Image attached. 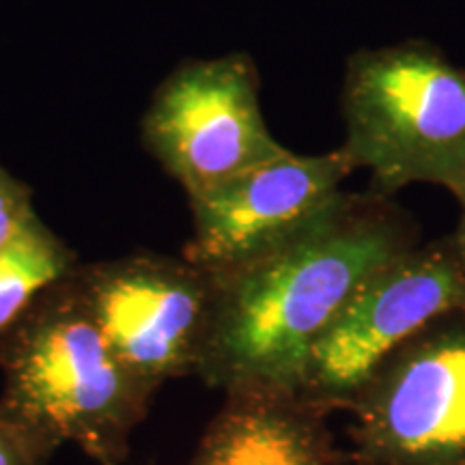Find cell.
<instances>
[{"label":"cell","mask_w":465,"mask_h":465,"mask_svg":"<svg viewBox=\"0 0 465 465\" xmlns=\"http://www.w3.org/2000/svg\"><path fill=\"white\" fill-rule=\"evenodd\" d=\"M56 446L0 403V465H45Z\"/></svg>","instance_id":"8fae6325"},{"label":"cell","mask_w":465,"mask_h":465,"mask_svg":"<svg viewBox=\"0 0 465 465\" xmlns=\"http://www.w3.org/2000/svg\"><path fill=\"white\" fill-rule=\"evenodd\" d=\"M418 243L388 196L342 190L311 223L213 278L196 377L226 392H295L311 345L373 272Z\"/></svg>","instance_id":"6da1fadb"},{"label":"cell","mask_w":465,"mask_h":465,"mask_svg":"<svg viewBox=\"0 0 465 465\" xmlns=\"http://www.w3.org/2000/svg\"><path fill=\"white\" fill-rule=\"evenodd\" d=\"M0 403L11 414L56 449L72 441L100 465L124 461L153 397L116 358L69 276L0 339Z\"/></svg>","instance_id":"7a4b0ae2"},{"label":"cell","mask_w":465,"mask_h":465,"mask_svg":"<svg viewBox=\"0 0 465 465\" xmlns=\"http://www.w3.org/2000/svg\"><path fill=\"white\" fill-rule=\"evenodd\" d=\"M259 89L252 58L232 52L185 61L155 91L144 147L188 199L289 151L267 130Z\"/></svg>","instance_id":"52a82bcc"},{"label":"cell","mask_w":465,"mask_h":465,"mask_svg":"<svg viewBox=\"0 0 465 465\" xmlns=\"http://www.w3.org/2000/svg\"><path fill=\"white\" fill-rule=\"evenodd\" d=\"M74 270V252L39 218L0 246V339Z\"/></svg>","instance_id":"30bf717a"},{"label":"cell","mask_w":465,"mask_h":465,"mask_svg":"<svg viewBox=\"0 0 465 465\" xmlns=\"http://www.w3.org/2000/svg\"><path fill=\"white\" fill-rule=\"evenodd\" d=\"M347 411L353 465H465V312L403 342Z\"/></svg>","instance_id":"5b68a950"},{"label":"cell","mask_w":465,"mask_h":465,"mask_svg":"<svg viewBox=\"0 0 465 465\" xmlns=\"http://www.w3.org/2000/svg\"><path fill=\"white\" fill-rule=\"evenodd\" d=\"M35 218L31 188L0 166V246L14 240Z\"/></svg>","instance_id":"7c38bea8"},{"label":"cell","mask_w":465,"mask_h":465,"mask_svg":"<svg viewBox=\"0 0 465 465\" xmlns=\"http://www.w3.org/2000/svg\"><path fill=\"white\" fill-rule=\"evenodd\" d=\"M345 143L369 190L392 199L411 183L459 194L465 182V69L438 45L364 48L347 58L341 93Z\"/></svg>","instance_id":"3957f363"},{"label":"cell","mask_w":465,"mask_h":465,"mask_svg":"<svg viewBox=\"0 0 465 465\" xmlns=\"http://www.w3.org/2000/svg\"><path fill=\"white\" fill-rule=\"evenodd\" d=\"M116 358L151 392L199 373L213 278L183 257L136 252L69 274Z\"/></svg>","instance_id":"8992f818"},{"label":"cell","mask_w":465,"mask_h":465,"mask_svg":"<svg viewBox=\"0 0 465 465\" xmlns=\"http://www.w3.org/2000/svg\"><path fill=\"white\" fill-rule=\"evenodd\" d=\"M188 465H341L328 416L282 391L226 392Z\"/></svg>","instance_id":"9c48e42d"},{"label":"cell","mask_w":465,"mask_h":465,"mask_svg":"<svg viewBox=\"0 0 465 465\" xmlns=\"http://www.w3.org/2000/svg\"><path fill=\"white\" fill-rule=\"evenodd\" d=\"M455 312H465V263L452 237L416 243L366 278L325 325L295 394L325 414L347 411L388 356Z\"/></svg>","instance_id":"277c9868"},{"label":"cell","mask_w":465,"mask_h":465,"mask_svg":"<svg viewBox=\"0 0 465 465\" xmlns=\"http://www.w3.org/2000/svg\"><path fill=\"white\" fill-rule=\"evenodd\" d=\"M106 465H121V463H106Z\"/></svg>","instance_id":"5bb4252c"},{"label":"cell","mask_w":465,"mask_h":465,"mask_svg":"<svg viewBox=\"0 0 465 465\" xmlns=\"http://www.w3.org/2000/svg\"><path fill=\"white\" fill-rule=\"evenodd\" d=\"M353 171L358 166L342 147L322 155L287 151L190 196L183 259L207 274L242 265L319 216Z\"/></svg>","instance_id":"ba28073f"},{"label":"cell","mask_w":465,"mask_h":465,"mask_svg":"<svg viewBox=\"0 0 465 465\" xmlns=\"http://www.w3.org/2000/svg\"><path fill=\"white\" fill-rule=\"evenodd\" d=\"M457 201H459V207H461V216H459L457 229L450 232V237H452V243H455L459 257H461V261L465 263V182L461 185V190H459Z\"/></svg>","instance_id":"4fadbf2b"}]
</instances>
